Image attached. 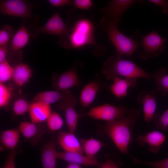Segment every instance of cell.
<instances>
[{
    "label": "cell",
    "instance_id": "obj_30",
    "mask_svg": "<svg viewBox=\"0 0 168 168\" xmlns=\"http://www.w3.org/2000/svg\"><path fill=\"white\" fill-rule=\"evenodd\" d=\"M30 104L26 100L20 98L17 100L13 106V110L16 115H21L29 111Z\"/></svg>",
    "mask_w": 168,
    "mask_h": 168
},
{
    "label": "cell",
    "instance_id": "obj_21",
    "mask_svg": "<svg viewBox=\"0 0 168 168\" xmlns=\"http://www.w3.org/2000/svg\"><path fill=\"white\" fill-rule=\"evenodd\" d=\"M99 89V85L96 82H90L84 86L80 96L82 109L88 106L93 102Z\"/></svg>",
    "mask_w": 168,
    "mask_h": 168
},
{
    "label": "cell",
    "instance_id": "obj_40",
    "mask_svg": "<svg viewBox=\"0 0 168 168\" xmlns=\"http://www.w3.org/2000/svg\"><path fill=\"white\" fill-rule=\"evenodd\" d=\"M66 168H82L81 165L71 163H68Z\"/></svg>",
    "mask_w": 168,
    "mask_h": 168
},
{
    "label": "cell",
    "instance_id": "obj_11",
    "mask_svg": "<svg viewBox=\"0 0 168 168\" xmlns=\"http://www.w3.org/2000/svg\"><path fill=\"white\" fill-rule=\"evenodd\" d=\"M77 98L75 96L61 101L58 108L65 112L66 120L69 131L74 133L77 126L79 114L76 111L75 106L77 104Z\"/></svg>",
    "mask_w": 168,
    "mask_h": 168
},
{
    "label": "cell",
    "instance_id": "obj_18",
    "mask_svg": "<svg viewBox=\"0 0 168 168\" xmlns=\"http://www.w3.org/2000/svg\"><path fill=\"white\" fill-rule=\"evenodd\" d=\"M72 96L69 89L48 91L37 94L33 99L34 102H40L49 105L66 99Z\"/></svg>",
    "mask_w": 168,
    "mask_h": 168
},
{
    "label": "cell",
    "instance_id": "obj_39",
    "mask_svg": "<svg viewBox=\"0 0 168 168\" xmlns=\"http://www.w3.org/2000/svg\"><path fill=\"white\" fill-rule=\"evenodd\" d=\"M8 44L0 46V63L6 60V58L8 53Z\"/></svg>",
    "mask_w": 168,
    "mask_h": 168
},
{
    "label": "cell",
    "instance_id": "obj_8",
    "mask_svg": "<svg viewBox=\"0 0 168 168\" xmlns=\"http://www.w3.org/2000/svg\"><path fill=\"white\" fill-rule=\"evenodd\" d=\"M166 41L155 30L142 36L140 44L142 49L140 54V57L147 60L159 55L164 49Z\"/></svg>",
    "mask_w": 168,
    "mask_h": 168
},
{
    "label": "cell",
    "instance_id": "obj_19",
    "mask_svg": "<svg viewBox=\"0 0 168 168\" xmlns=\"http://www.w3.org/2000/svg\"><path fill=\"white\" fill-rule=\"evenodd\" d=\"M57 144L54 139L47 142L41 152V162L42 168H56Z\"/></svg>",
    "mask_w": 168,
    "mask_h": 168
},
{
    "label": "cell",
    "instance_id": "obj_6",
    "mask_svg": "<svg viewBox=\"0 0 168 168\" xmlns=\"http://www.w3.org/2000/svg\"><path fill=\"white\" fill-rule=\"evenodd\" d=\"M0 11L2 14L29 20L31 24L36 25L39 18L34 15L29 2L22 0L0 1Z\"/></svg>",
    "mask_w": 168,
    "mask_h": 168
},
{
    "label": "cell",
    "instance_id": "obj_24",
    "mask_svg": "<svg viewBox=\"0 0 168 168\" xmlns=\"http://www.w3.org/2000/svg\"><path fill=\"white\" fill-rule=\"evenodd\" d=\"M20 132L18 129H10L1 132L0 140L2 144L11 150L15 149L18 143Z\"/></svg>",
    "mask_w": 168,
    "mask_h": 168
},
{
    "label": "cell",
    "instance_id": "obj_1",
    "mask_svg": "<svg viewBox=\"0 0 168 168\" xmlns=\"http://www.w3.org/2000/svg\"><path fill=\"white\" fill-rule=\"evenodd\" d=\"M140 114L135 109H129L126 115L120 119L109 121L101 127L102 135H108L122 154L131 156L128 147L132 140V133Z\"/></svg>",
    "mask_w": 168,
    "mask_h": 168
},
{
    "label": "cell",
    "instance_id": "obj_26",
    "mask_svg": "<svg viewBox=\"0 0 168 168\" xmlns=\"http://www.w3.org/2000/svg\"><path fill=\"white\" fill-rule=\"evenodd\" d=\"M155 80L158 90L162 96L168 93V73L165 68H161L152 74Z\"/></svg>",
    "mask_w": 168,
    "mask_h": 168
},
{
    "label": "cell",
    "instance_id": "obj_10",
    "mask_svg": "<svg viewBox=\"0 0 168 168\" xmlns=\"http://www.w3.org/2000/svg\"><path fill=\"white\" fill-rule=\"evenodd\" d=\"M141 1L113 0L108 2L106 6L101 9L103 14L102 19L110 21L118 26L121 17L125 12L132 5Z\"/></svg>",
    "mask_w": 168,
    "mask_h": 168
},
{
    "label": "cell",
    "instance_id": "obj_20",
    "mask_svg": "<svg viewBox=\"0 0 168 168\" xmlns=\"http://www.w3.org/2000/svg\"><path fill=\"white\" fill-rule=\"evenodd\" d=\"M137 79L136 78L117 77L113 80L110 86L111 91L117 97H123L127 94L129 88L136 86Z\"/></svg>",
    "mask_w": 168,
    "mask_h": 168
},
{
    "label": "cell",
    "instance_id": "obj_31",
    "mask_svg": "<svg viewBox=\"0 0 168 168\" xmlns=\"http://www.w3.org/2000/svg\"><path fill=\"white\" fill-rule=\"evenodd\" d=\"M153 120L157 128L164 131H167L168 130V109L161 114H155Z\"/></svg>",
    "mask_w": 168,
    "mask_h": 168
},
{
    "label": "cell",
    "instance_id": "obj_4",
    "mask_svg": "<svg viewBox=\"0 0 168 168\" xmlns=\"http://www.w3.org/2000/svg\"><path fill=\"white\" fill-rule=\"evenodd\" d=\"M101 21L109 40L116 48V54L121 56H129L140 46L137 41L121 32L118 26L111 22L103 19Z\"/></svg>",
    "mask_w": 168,
    "mask_h": 168
},
{
    "label": "cell",
    "instance_id": "obj_37",
    "mask_svg": "<svg viewBox=\"0 0 168 168\" xmlns=\"http://www.w3.org/2000/svg\"><path fill=\"white\" fill-rule=\"evenodd\" d=\"M149 1L160 6L163 13L168 14V0H149Z\"/></svg>",
    "mask_w": 168,
    "mask_h": 168
},
{
    "label": "cell",
    "instance_id": "obj_35",
    "mask_svg": "<svg viewBox=\"0 0 168 168\" xmlns=\"http://www.w3.org/2000/svg\"><path fill=\"white\" fill-rule=\"evenodd\" d=\"M74 6L77 8L87 10L93 7V3L90 0H74L73 1Z\"/></svg>",
    "mask_w": 168,
    "mask_h": 168
},
{
    "label": "cell",
    "instance_id": "obj_28",
    "mask_svg": "<svg viewBox=\"0 0 168 168\" xmlns=\"http://www.w3.org/2000/svg\"><path fill=\"white\" fill-rule=\"evenodd\" d=\"M14 29L8 25H4L0 27V46L8 44L14 35Z\"/></svg>",
    "mask_w": 168,
    "mask_h": 168
},
{
    "label": "cell",
    "instance_id": "obj_32",
    "mask_svg": "<svg viewBox=\"0 0 168 168\" xmlns=\"http://www.w3.org/2000/svg\"><path fill=\"white\" fill-rule=\"evenodd\" d=\"M134 164H141L149 166L153 168H168V157L164 159L156 161H145L131 156Z\"/></svg>",
    "mask_w": 168,
    "mask_h": 168
},
{
    "label": "cell",
    "instance_id": "obj_23",
    "mask_svg": "<svg viewBox=\"0 0 168 168\" xmlns=\"http://www.w3.org/2000/svg\"><path fill=\"white\" fill-rule=\"evenodd\" d=\"M80 141L85 156L90 159L97 160L96 155L103 146V142L93 138L81 139Z\"/></svg>",
    "mask_w": 168,
    "mask_h": 168
},
{
    "label": "cell",
    "instance_id": "obj_3",
    "mask_svg": "<svg viewBox=\"0 0 168 168\" xmlns=\"http://www.w3.org/2000/svg\"><path fill=\"white\" fill-rule=\"evenodd\" d=\"M115 54L110 57L104 63L102 72L109 80L113 81L117 77L152 78V74L143 70L130 61L123 59Z\"/></svg>",
    "mask_w": 168,
    "mask_h": 168
},
{
    "label": "cell",
    "instance_id": "obj_38",
    "mask_svg": "<svg viewBox=\"0 0 168 168\" xmlns=\"http://www.w3.org/2000/svg\"><path fill=\"white\" fill-rule=\"evenodd\" d=\"M48 2L52 6L58 7L73 4L70 0H49Z\"/></svg>",
    "mask_w": 168,
    "mask_h": 168
},
{
    "label": "cell",
    "instance_id": "obj_29",
    "mask_svg": "<svg viewBox=\"0 0 168 168\" xmlns=\"http://www.w3.org/2000/svg\"><path fill=\"white\" fill-rule=\"evenodd\" d=\"M14 68L6 60L0 63V83L8 81L12 78Z\"/></svg>",
    "mask_w": 168,
    "mask_h": 168
},
{
    "label": "cell",
    "instance_id": "obj_12",
    "mask_svg": "<svg viewBox=\"0 0 168 168\" xmlns=\"http://www.w3.org/2000/svg\"><path fill=\"white\" fill-rule=\"evenodd\" d=\"M155 93L154 89L145 90L141 91L137 97V101L143 105L144 119L147 123L153 119L155 115L156 107Z\"/></svg>",
    "mask_w": 168,
    "mask_h": 168
},
{
    "label": "cell",
    "instance_id": "obj_22",
    "mask_svg": "<svg viewBox=\"0 0 168 168\" xmlns=\"http://www.w3.org/2000/svg\"><path fill=\"white\" fill-rule=\"evenodd\" d=\"M32 75L29 67L26 64L20 63L14 67L12 79L17 85L21 86L29 81Z\"/></svg>",
    "mask_w": 168,
    "mask_h": 168
},
{
    "label": "cell",
    "instance_id": "obj_33",
    "mask_svg": "<svg viewBox=\"0 0 168 168\" xmlns=\"http://www.w3.org/2000/svg\"><path fill=\"white\" fill-rule=\"evenodd\" d=\"M12 92L3 83H0V107H3L9 103Z\"/></svg>",
    "mask_w": 168,
    "mask_h": 168
},
{
    "label": "cell",
    "instance_id": "obj_36",
    "mask_svg": "<svg viewBox=\"0 0 168 168\" xmlns=\"http://www.w3.org/2000/svg\"><path fill=\"white\" fill-rule=\"evenodd\" d=\"M16 154V152L15 149L11 150L2 168H16L15 161Z\"/></svg>",
    "mask_w": 168,
    "mask_h": 168
},
{
    "label": "cell",
    "instance_id": "obj_5",
    "mask_svg": "<svg viewBox=\"0 0 168 168\" xmlns=\"http://www.w3.org/2000/svg\"><path fill=\"white\" fill-rule=\"evenodd\" d=\"M27 28L30 36L32 38H36L39 34L46 33L58 36L60 38L59 41H62L65 38L70 28L58 13L52 15L42 26L38 27L30 23L28 24Z\"/></svg>",
    "mask_w": 168,
    "mask_h": 168
},
{
    "label": "cell",
    "instance_id": "obj_9",
    "mask_svg": "<svg viewBox=\"0 0 168 168\" xmlns=\"http://www.w3.org/2000/svg\"><path fill=\"white\" fill-rule=\"evenodd\" d=\"M26 21H23L8 44L7 55L12 62L19 61L21 58L22 49L29 42L30 35L26 26Z\"/></svg>",
    "mask_w": 168,
    "mask_h": 168
},
{
    "label": "cell",
    "instance_id": "obj_15",
    "mask_svg": "<svg viewBox=\"0 0 168 168\" xmlns=\"http://www.w3.org/2000/svg\"><path fill=\"white\" fill-rule=\"evenodd\" d=\"M58 142L65 152H74L83 155V149L80 140L74 133L61 131L58 133Z\"/></svg>",
    "mask_w": 168,
    "mask_h": 168
},
{
    "label": "cell",
    "instance_id": "obj_16",
    "mask_svg": "<svg viewBox=\"0 0 168 168\" xmlns=\"http://www.w3.org/2000/svg\"><path fill=\"white\" fill-rule=\"evenodd\" d=\"M31 122L38 124L47 121L52 113L50 105L40 102H33L29 110Z\"/></svg>",
    "mask_w": 168,
    "mask_h": 168
},
{
    "label": "cell",
    "instance_id": "obj_17",
    "mask_svg": "<svg viewBox=\"0 0 168 168\" xmlns=\"http://www.w3.org/2000/svg\"><path fill=\"white\" fill-rule=\"evenodd\" d=\"M56 156L57 158L68 162L80 165L95 166L100 167L103 162H98L93 160L84 155L74 152H60L57 151Z\"/></svg>",
    "mask_w": 168,
    "mask_h": 168
},
{
    "label": "cell",
    "instance_id": "obj_34",
    "mask_svg": "<svg viewBox=\"0 0 168 168\" xmlns=\"http://www.w3.org/2000/svg\"><path fill=\"white\" fill-rule=\"evenodd\" d=\"M100 168H119L122 166L119 160L114 154L108 156Z\"/></svg>",
    "mask_w": 168,
    "mask_h": 168
},
{
    "label": "cell",
    "instance_id": "obj_13",
    "mask_svg": "<svg viewBox=\"0 0 168 168\" xmlns=\"http://www.w3.org/2000/svg\"><path fill=\"white\" fill-rule=\"evenodd\" d=\"M53 81V87L58 90L69 89L81 84L77 71L73 68L61 74H54Z\"/></svg>",
    "mask_w": 168,
    "mask_h": 168
},
{
    "label": "cell",
    "instance_id": "obj_7",
    "mask_svg": "<svg viewBox=\"0 0 168 168\" xmlns=\"http://www.w3.org/2000/svg\"><path fill=\"white\" fill-rule=\"evenodd\" d=\"M129 110L124 105L117 106L106 103L94 107L86 113L79 114V117L89 116L95 119L109 121L124 118L126 115Z\"/></svg>",
    "mask_w": 168,
    "mask_h": 168
},
{
    "label": "cell",
    "instance_id": "obj_2",
    "mask_svg": "<svg viewBox=\"0 0 168 168\" xmlns=\"http://www.w3.org/2000/svg\"><path fill=\"white\" fill-rule=\"evenodd\" d=\"M59 43L66 48L77 49L91 45L96 50L101 49L106 51L105 46L98 44L96 42L92 22L85 17L78 19L70 28L64 39Z\"/></svg>",
    "mask_w": 168,
    "mask_h": 168
},
{
    "label": "cell",
    "instance_id": "obj_14",
    "mask_svg": "<svg viewBox=\"0 0 168 168\" xmlns=\"http://www.w3.org/2000/svg\"><path fill=\"white\" fill-rule=\"evenodd\" d=\"M165 139V135L157 131L148 132L144 135L139 134L136 138L140 146L148 145L149 151L154 153L159 150Z\"/></svg>",
    "mask_w": 168,
    "mask_h": 168
},
{
    "label": "cell",
    "instance_id": "obj_27",
    "mask_svg": "<svg viewBox=\"0 0 168 168\" xmlns=\"http://www.w3.org/2000/svg\"><path fill=\"white\" fill-rule=\"evenodd\" d=\"M47 127L51 131L54 132L62 128L63 121L60 115L57 113L52 112L47 120Z\"/></svg>",
    "mask_w": 168,
    "mask_h": 168
},
{
    "label": "cell",
    "instance_id": "obj_25",
    "mask_svg": "<svg viewBox=\"0 0 168 168\" xmlns=\"http://www.w3.org/2000/svg\"><path fill=\"white\" fill-rule=\"evenodd\" d=\"M37 124L31 122L22 121L20 123L18 129L25 138L33 140L43 134L42 129Z\"/></svg>",
    "mask_w": 168,
    "mask_h": 168
}]
</instances>
